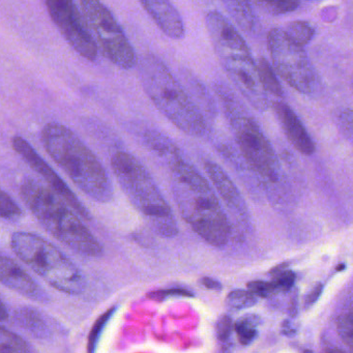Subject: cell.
Returning a JSON list of instances; mask_svg holds the SVG:
<instances>
[{
	"mask_svg": "<svg viewBox=\"0 0 353 353\" xmlns=\"http://www.w3.org/2000/svg\"><path fill=\"white\" fill-rule=\"evenodd\" d=\"M169 169L171 193L181 218L206 243L226 245L230 224L208 179L185 159Z\"/></svg>",
	"mask_w": 353,
	"mask_h": 353,
	"instance_id": "obj_1",
	"label": "cell"
},
{
	"mask_svg": "<svg viewBox=\"0 0 353 353\" xmlns=\"http://www.w3.org/2000/svg\"><path fill=\"white\" fill-rule=\"evenodd\" d=\"M41 141L47 154L78 189L99 203L112 201L114 189L108 172L75 132L52 121L43 128Z\"/></svg>",
	"mask_w": 353,
	"mask_h": 353,
	"instance_id": "obj_2",
	"label": "cell"
},
{
	"mask_svg": "<svg viewBox=\"0 0 353 353\" xmlns=\"http://www.w3.org/2000/svg\"><path fill=\"white\" fill-rule=\"evenodd\" d=\"M139 77L148 98L179 131L195 138L208 135V119L160 57L144 54L139 63Z\"/></svg>",
	"mask_w": 353,
	"mask_h": 353,
	"instance_id": "obj_3",
	"label": "cell"
},
{
	"mask_svg": "<svg viewBox=\"0 0 353 353\" xmlns=\"http://www.w3.org/2000/svg\"><path fill=\"white\" fill-rule=\"evenodd\" d=\"M20 197L37 220L57 241L82 255L99 257L103 247L77 212L50 188L32 177L20 185Z\"/></svg>",
	"mask_w": 353,
	"mask_h": 353,
	"instance_id": "obj_4",
	"label": "cell"
},
{
	"mask_svg": "<svg viewBox=\"0 0 353 353\" xmlns=\"http://www.w3.org/2000/svg\"><path fill=\"white\" fill-rule=\"evenodd\" d=\"M111 168L123 193L150 229L162 237L176 236L179 225L172 208L146 167L130 152H117L111 158Z\"/></svg>",
	"mask_w": 353,
	"mask_h": 353,
	"instance_id": "obj_5",
	"label": "cell"
},
{
	"mask_svg": "<svg viewBox=\"0 0 353 353\" xmlns=\"http://www.w3.org/2000/svg\"><path fill=\"white\" fill-rule=\"evenodd\" d=\"M214 88L245 163L264 181L278 183L280 166L276 152L257 121L248 113L229 86L216 81Z\"/></svg>",
	"mask_w": 353,
	"mask_h": 353,
	"instance_id": "obj_6",
	"label": "cell"
},
{
	"mask_svg": "<svg viewBox=\"0 0 353 353\" xmlns=\"http://www.w3.org/2000/svg\"><path fill=\"white\" fill-rule=\"evenodd\" d=\"M14 253L57 290L77 295L86 288L81 270L61 250L34 233L18 231L12 235Z\"/></svg>",
	"mask_w": 353,
	"mask_h": 353,
	"instance_id": "obj_7",
	"label": "cell"
},
{
	"mask_svg": "<svg viewBox=\"0 0 353 353\" xmlns=\"http://www.w3.org/2000/svg\"><path fill=\"white\" fill-rule=\"evenodd\" d=\"M79 7L105 57L121 69L135 68L138 63L135 49L109 8L96 0L80 1Z\"/></svg>",
	"mask_w": 353,
	"mask_h": 353,
	"instance_id": "obj_8",
	"label": "cell"
},
{
	"mask_svg": "<svg viewBox=\"0 0 353 353\" xmlns=\"http://www.w3.org/2000/svg\"><path fill=\"white\" fill-rule=\"evenodd\" d=\"M268 46L274 69L282 79L301 94L313 92L316 74L303 47L292 42L282 28L270 30Z\"/></svg>",
	"mask_w": 353,
	"mask_h": 353,
	"instance_id": "obj_9",
	"label": "cell"
},
{
	"mask_svg": "<svg viewBox=\"0 0 353 353\" xmlns=\"http://www.w3.org/2000/svg\"><path fill=\"white\" fill-rule=\"evenodd\" d=\"M44 5L53 23L70 46L83 59L92 63L96 61L99 55L98 44L77 5L71 0H47Z\"/></svg>",
	"mask_w": 353,
	"mask_h": 353,
	"instance_id": "obj_10",
	"label": "cell"
},
{
	"mask_svg": "<svg viewBox=\"0 0 353 353\" xmlns=\"http://www.w3.org/2000/svg\"><path fill=\"white\" fill-rule=\"evenodd\" d=\"M12 146H13L14 150L21 157L22 160L34 172L42 176L49 188L61 199L65 200L81 218L88 221L92 219L88 208L78 199L71 188L55 172L54 169L44 160V158L41 157L40 154L32 148V144L28 140L24 139L21 136H15L12 139Z\"/></svg>",
	"mask_w": 353,
	"mask_h": 353,
	"instance_id": "obj_11",
	"label": "cell"
},
{
	"mask_svg": "<svg viewBox=\"0 0 353 353\" xmlns=\"http://www.w3.org/2000/svg\"><path fill=\"white\" fill-rule=\"evenodd\" d=\"M220 61L229 79L245 100L258 110L265 111L270 106V101L262 88L258 76L257 63L253 57H230Z\"/></svg>",
	"mask_w": 353,
	"mask_h": 353,
	"instance_id": "obj_12",
	"label": "cell"
},
{
	"mask_svg": "<svg viewBox=\"0 0 353 353\" xmlns=\"http://www.w3.org/2000/svg\"><path fill=\"white\" fill-rule=\"evenodd\" d=\"M205 22L219 59L232 57H253L245 39L222 13L216 10L208 12Z\"/></svg>",
	"mask_w": 353,
	"mask_h": 353,
	"instance_id": "obj_13",
	"label": "cell"
},
{
	"mask_svg": "<svg viewBox=\"0 0 353 353\" xmlns=\"http://www.w3.org/2000/svg\"><path fill=\"white\" fill-rule=\"evenodd\" d=\"M0 279L8 288L17 291L32 301L43 303L49 301L46 291L19 264L6 256L0 259Z\"/></svg>",
	"mask_w": 353,
	"mask_h": 353,
	"instance_id": "obj_14",
	"label": "cell"
},
{
	"mask_svg": "<svg viewBox=\"0 0 353 353\" xmlns=\"http://www.w3.org/2000/svg\"><path fill=\"white\" fill-rule=\"evenodd\" d=\"M272 109L293 148L305 156H312L316 150L315 144L296 113L280 101L272 102Z\"/></svg>",
	"mask_w": 353,
	"mask_h": 353,
	"instance_id": "obj_15",
	"label": "cell"
},
{
	"mask_svg": "<svg viewBox=\"0 0 353 353\" xmlns=\"http://www.w3.org/2000/svg\"><path fill=\"white\" fill-rule=\"evenodd\" d=\"M140 5L165 36L175 41L185 38V22L172 3L166 0H144Z\"/></svg>",
	"mask_w": 353,
	"mask_h": 353,
	"instance_id": "obj_16",
	"label": "cell"
},
{
	"mask_svg": "<svg viewBox=\"0 0 353 353\" xmlns=\"http://www.w3.org/2000/svg\"><path fill=\"white\" fill-rule=\"evenodd\" d=\"M204 170L227 208L239 218H247L248 212L245 200L226 171L212 161L204 162Z\"/></svg>",
	"mask_w": 353,
	"mask_h": 353,
	"instance_id": "obj_17",
	"label": "cell"
},
{
	"mask_svg": "<svg viewBox=\"0 0 353 353\" xmlns=\"http://www.w3.org/2000/svg\"><path fill=\"white\" fill-rule=\"evenodd\" d=\"M140 137L146 148L168 167L185 159L177 144L159 130L146 128L142 130Z\"/></svg>",
	"mask_w": 353,
	"mask_h": 353,
	"instance_id": "obj_18",
	"label": "cell"
},
{
	"mask_svg": "<svg viewBox=\"0 0 353 353\" xmlns=\"http://www.w3.org/2000/svg\"><path fill=\"white\" fill-rule=\"evenodd\" d=\"M181 78L183 82V85L194 102L199 107L206 119L214 121L218 114V109L212 94L208 92L206 86L190 70L181 69Z\"/></svg>",
	"mask_w": 353,
	"mask_h": 353,
	"instance_id": "obj_19",
	"label": "cell"
},
{
	"mask_svg": "<svg viewBox=\"0 0 353 353\" xmlns=\"http://www.w3.org/2000/svg\"><path fill=\"white\" fill-rule=\"evenodd\" d=\"M16 321L32 336L45 339L50 334V328L40 312L30 307H22L15 313Z\"/></svg>",
	"mask_w": 353,
	"mask_h": 353,
	"instance_id": "obj_20",
	"label": "cell"
},
{
	"mask_svg": "<svg viewBox=\"0 0 353 353\" xmlns=\"http://www.w3.org/2000/svg\"><path fill=\"white\" fill-rule=\"evenodd\" d=\"M225 9L232 18L233 21L248 34L255 32L257 26L255 13L251 3L247 1H225Z\"/></svg>",
	"mask_w": 353,
	"mask_h": 353,
	"instance_id": "obj_21",
	"label": "cell"
},
{
	"mask_svg": "<svg viewBox=\"0 0 353 353\" xmlns=\"http://www.w3.org/2000/svg\"><path fill=\"white\" fill-rule=\"evenodd\" d=\"M257 71L264 90L276 98H283L284 92H283L282 85L279 82L274 69L270 67V63L264 57H260L258 59Z\"/></svg>",
	"mask_w": 353,
	"mask_h": 353,
	"instance_id": "obj_22",
	"label": "cell"
},
{
	"mask_svg": "<svg viewBox=\"0 0 353 353\" xmlns=\"http://www.w3.org/2000/svg\"><path fill=\"white\" fill-rule=\"evenodd\" d=\"M283 30L292 42L301 47L307 45L315 34L313 26L305 21L289 22Z\"/></svg>",
	"mask_w": 353,
	"mask_h": 353,
	"instance_id": "obj_23",
	"label": "cell"
},
{
	"mask_svg": "<svg viewBox=\"0 0 353 353\" xmlns=\"http://www.w3.org/2000/svg\"><path fill=\"white\" fill-rule=\"evenodd\" d=\"M0 349L8 353H30L26 341L6 327L0 330Z\"/></svg>",
	"mask_w": 353,
	"mask_h": 353,
	"instance_id": "obj_24",
	"label": "cell"
},
{
	"mask_svg": "<svg viewBox=\"0 0 353 353\" xmlns=\"http://www.w3.org/2000/svg\"><path fill=\"white\" fill-rule=\"evenodd\" d=\"M259 322L258 318L253 315H247L241 317L235 323V332H236L239 341L243 345H248L257 336V324Z\"/></svg>",
	"mask_w": 353,
	"mask_h": 353,
	"instance_id": "obj_25",
	"label": "cell"
},
{
	"mask_svg": "<svg viewBox=\"0 0 353 353\" xmlns=\"http://www.w3.org/2000/svg\"><path fill=\"white\" fill-rule=\"evenodd\" d=\"M255 5L272 15H282L295 11L301 5L296 0H276V1H256Z\"/></svg>",
	"mask_w": 353,
	"mask_h": 353,
	"instance_id": "obj_26",
	"label": "cell"
},
{
	"mask_svg": "<svg viewBox=\"0 0 353 353\" xmlns=\"http://www.w3.org/2000/svg\"><path fill=\"white\" fill-rule=\"evenodd\" d=\"M226 303L231 309H249L256 305L257 297L250 291L234 290L229 293Z\"/></svg>",
	"mask_w": 353,
	"mask_h": 353,
	"instance_id": "obj_27",
	"label": "cell"
},
{
	"mask_svg": "<svg viewBox=\"0 0 353 353\" xmlns=\"http://www.w3.org/2000/svg\"><path fill=\"white\" fill-rule=\"evenodd\" d=\"M115 309H117V307H112V309L108 310V311L105 312V313L97 320L92 332H90V338H88V353L96 352L97 344H98L101 332L104 330L105 325L108 323L109 319H110L111 316H112L113 313L115 312Z\"/></svg>",
	"mask_w": 353,
	"mask_h": 353,
	"instance_id": "obj_28",
	"label": "cell"
},
{
	"mask_svg": "<svg viewBox=\"0 0 353 353\" xmlns=\"http://www.w3.org/2000/svg\"><path fill=\"white\" fill-rule=\"evenodd\" d=\"M22 210L15 200L6 191H1V218L7 221H16L22 216Z\"/></svg>",
	"mask_w": 353,
	"mask_h": 353,
	"instance_id": "obj_29",
	"label": "cell"
},
{
	"mask_svg": "<svg viewBox=\"0 0 353 353\" xmlns=\"http://www.w3.org/2000/svg\"><path fill=\"white\" fill-rule=\"evenodd\" d=\"M336 330L347 346L353 349V314H343L336 321Z\"/></svg>",
	"mask_w": 353,
	"mask_h": 353,
	"instance_id": "obj_30",
	"label": "cell"
},
{
	"mask_svg": "<svg viewBox=\"0 0 353 353\" xmlns=\"http://www.w3.org/2000/svg\"><path fill=\"white\" fill-rule=\"evenodd\" d=\"M276 291H289L295 283V274L291 270H285L280 274H276L272 281Z\"/></svg>",
	"mask_w": 353,
	"mask_h": 353,
	"instance_id": "obj_31",
	"label": "cell"
},
{
	"mask_svg": "<svg viewBox=\"0 0 353 353\" xmlns=\"http://www.w3.org/2000/svg\"><path fill=\"white\" fill-rule=\"evenodd\" d=\"M171 296H193V293L183 288L164 289V290H157L148 293L150 299L159 301H164L165 299Z\"/></svg>",
	"mask_w": 353,
	"mask_h": 353,
	"instance_id": "obj_32",
	"label": "cell"
},
{
	"mask_svg": "<svg viewBox=\"0 0 353 353\" xmlns=\"http://www.w3.org/2000/svg\"><path fill=\"white\" fill-rule=\"evenodd\" d=\"M248 289L250 292L258 296L268 297L272 293L276 292L274 284L272 282H264V281H253L248 284Z\"/></svg>",
	"mask_w": 353,
	"mask_h": 353,
	"instance_id": "obj_33",
	"label": "cell"
},
{
	"mask_svg": "<svg viewBox=\"0 0 353 353\" xmlns=\"http://www.w3.org/2000/svg\"><path fill=\"white\" fill-rule=\"evenodd\" d=\"M233 330V322L229 316H222L216 322V334L219 340L225 342L230 336Z\"/></svg>",
	"mask_w": 353,
	"mask_h": 353,
	"instance_id": "obj_34",
	"label": "cell"
},
{
	"mask_svg": "<svg viewBox=\"0 0 353 353\" xmlns=\"http://www.w3.org/2000/svg\"><path fill=\"white\" fill-rule=\"evenodd\" d=\"M339 123L345 135L353 142V110L346 109L342 111L339 117Z\"/></svg>",
	"mask_w": 353,
	"mask_h": 353,
	"instance_id": "obj_35",
	"label": "cell"
},
{
	"mask_svg": "<svg viewBox=\"0 0 353 353\" xmlns=\"http://www.w3.org/2000/svg\"><path fill=\"white\" fill-rule=\"evenodd\" d=\"M322 291H323V285L320 284V283L316 284L313 289L307 293V297H305V305L310 307V305H314L319 299Z\"/></svg>",
	"mask_w": 353,
	"mask_h": 353,
	"instance_id": "obj_36",
	"label": "cell"
},
{
	"mask_svg": "<svg viewBox=\"0 0 353 353\" xmlns=\"http://www.w3.org/2000/svg\"><path fill=\"white\" fill-rule=\"evenodd\" d=\"M201 284L203 285L205 288L212 289V290H220V289L222 288V286H221L218 281L214 280V279L208 278V276L202 279Z\"/></svg>",
	"mask_w": 353,
	"mask_h": 353,
	"instance_id": "obj_37",
	"label": "cell"
},
{
	"mask_svg": "<svg viewBox=\"0 0 353 353\" xmlns=\"http://www.w3.org/2000/svg\"><path fill=\"white\" fill-rule=\"evenodd\" d=\"M293 326L291 325L290 322L285 321L284 325H283V330H284V334H290L294 332V328H292Z\"/></svg>",
	"mask_w": 353,
	"mask_h": 353,
	"instance_id": "obj_38",
	"label": "cell"
},
{
	"mask_svg": "<svg viewBox=\"0 0 353 353\" xmlns=\"http://www.w3.org/2000/svg\"><path fill=\"white\" fill-rule=\"evenodd\" d=\"M0 317H1L3 321L7 319V310H6V305L3 303H1V313H0Z\"/></svg>",
	"mask_w": 353,
	"mask_h": 353,
	"instance_id": "obj_39",
	"label": "cell"
},
{
	"mask_svg": "<svg viewBox=\"0 0 353 353\" xmlns=\"http://www.w3.org/2000/svg\"><path fill=\"white\" fill-rule=\"evenodd\" d=\"M349 307H350V312L349 313L353 314V294L351 295L350 303H349Z\"/></svg>",
	"mask_w": 353,
	"mask_h": 353,
	"instance_id": "obj_40",
	"label": "cell"
},
{
	"mask_svg": "<svg viewBox=\"0 0 353 353\" xmlns=\"http://www.w3.org/2000/svg\"><path fill=\"white\" fill-rule=\"evenodd\" d=\"M328 353H344L343 351L339 350V349H334V350H330Z\"/></svg>",
	"mask_w": 353,
	"mask_h": 353,
	"instance_id": "obj_41",
	"label": "cell"
},
{
	"mask_svg": "<svg viewBox=\"0 0 353 353\" xmlns=\"http://www.w3.org/2000/svg\"><path fill=\"white\" fill-rule=\"evenodd\" d=\"M303 353H313L311 350H305Z\"/></svg>",
	"mask_w": 353,
	"mask_h": 353,
	"instance_id": "obj_42",
	"label": "cell"
},
{
	"mask_svg": "<svg viewBox=\"0 0 353 353\" xmlns=\"http://www.w3.org/2000/svg\"><path fill=\"white\" fill-rule=\"evenodd\" d=\"M0 353H8V352H6V351L1 350V349H0Z\"/></svg>",
	"mask_w": 353,
	"mask_h": 353,
	"instance_id": "obj_43",
	"label": "cell"
}]
</instances>
